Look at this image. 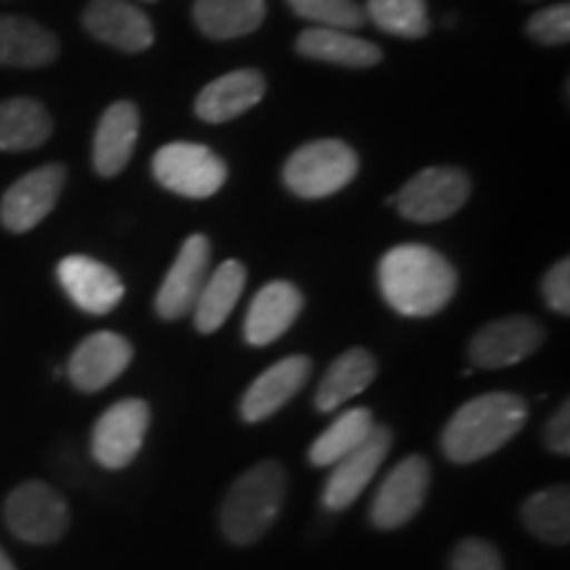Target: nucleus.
Here are the masks:
<instances>
[{
	"instance_id": "obj_1",
	"label": "nucleus",
	"mask_w": 570,
	"mask_h": 570,
	"mask_svg": "<svg viewBox=\"0 0 570 570\" xmlns=\"http://www.w3.org/2000/svg\"><path fill=\"white\" fill-rule=\"evenodd\" d=\"M381 294L404 317H431L452 302L458 273L431 246L404 244L386 252L377 267Z\"/></svg>"
},
{
	"instance_id": "obj_2",
	"label": "nucleus",
	"mask_w": 570,
	"mask_h": 570,
	"mask_svg": "<svg viewBox=\"0 0 570 570\" xmlns=\"http://www.w3.org/2000/svg\"><path fill=\"white\" fill-rule=\"evenodd\" d=\"M529 407L515 394H483L470 399L454 412L441 436L446 460L468 465L502 449L512 436L523 431Z\"/></svg>"
},
{
	"instance_id": "obj_3",
	"label": "nucleus",
	"mask_w": 570,
	"mask_h": 570,
	"mask_svg": "<svg viewBox=\"0 0 570 570\" xmlns=\"http://www.w3.org/2000/svg\"><path fill=\"white\" fill-rule=\"evenodd\" d=\"M285 499V470L281 462L267 460L246 470L227 491L219 525L233 544H254L273 529Z\"/></svg>"
},
{
	"instance_id": "obj_4",
	"label": "nucleus",
	"mask_w": 570,
	"mask_h": 570,
	"mask_svg": "<svg viewBox=\"0 0 570 570\" xmlns=\"http://www.w3.org/2000/svg\"><path fill=\"white\" fill-rule=\"evenodd\" d=\"M360 159L344 140H312L291 154L283 167L285 188L302 198L338 194L354 180Z\"/></svg>"
},
{
	"instance_id": "obj_5",
	"label": "nucleus",
	"mask_w": 570,
	"mask_h": 570,
	"mask_svg": "<svg viewBox=\"0 0 570 570\" xmlns=\"http://www.w3.org/2000/svg\"><path fill=\"white\" fill-rule=\"evenodd\" d=\"M154 177L164 188L185 198H209L227 180V167L202 142H167L154 154Z\"/></svg>"
},
{
	"instance_id": "obj_6",
	"label": "nucleus",
	"mask_w": 570,
	"mask_h": 570,
	"mask_svg": "<svg viewBox=\"0 0 570 570\" xmlns=\"http://www.w3.org/2000/svg\"><path fill=\"white\" fill-rule=\"evenodd\" d=\"M6 523L11 533L30 544H53L69 529V508L53 487L27 481L6 499Z\"/></svg>"
},
{
	"instance_id": "obj_7",
	"label": "nucleus",
	"mask_w": 570,
	"mask_h": 570,
	"mask_svg": "<svg viewBox=\"0 0 570 570\" xmlns=\"http://www.w3.org/2000/svg\"><path fill=\"white\" fill-rule=\"evenodd\" d=\"M470 198V177L458 167H428L391 198L412 223H441Z\"/></svg>"
},
{
	"instance_id": "obj_8",
	"label": "nucleus",
	"mask_w": 570,
	"mask_h": 570,
	"mask_svg": "<svg viewBox=\"0 0 570 570\" xmlns=\"http://www.w3.org/2000/svg\"><path fill=\"white\" fill-rule=\"evenodd\" d=\"M151 410L142 399H122L98 417L92 428V458L98 465L122 470L138 458L146 439Z\"/></svg>"
},
{
	"instance_id": "obj_9",
	"label": "nucleus",
	"mask_w": 570,
	"mask_h": 570,
	"mask_svg": "<svg viewBox=\"0 0 570 570\" xmlns=\"http://www.w3.org/2000/svg\"><path fill=\"white\" fill-rule=\"evenodd\" d=\"M428 487H431V465L425 458L412 454L399 462L373 499L370 520L375 529L394 531L410 523L425 504Z\"/></svg>"
},
{
	"instance_id": "obj_10",
	"label": "nucleus",
	"mask_w": 570,
	"mask_h": 570,
	"mask_svg": "<svg viewBox=\"0 0 570 570\" xmlns=\"http://www.w3.org/2000/svg\"><path fill=\"white\" fill-rule=\"evenodd\" d=\"M63 183H67L63 164H46L13 183L0 198V223L6 230L27 233L38 227L53 212Z\"/></svg>"
},
{
	"instance_id": "obj_11",
	"label": "nucleus",
	"mask_w": 570,
	"mask_h": 570,
	"mask_svg": "<svg viewBox=\"0 0 570 570\" xmlns=\"http://www.w3.org/2000/svg\"><path fill=\"white\" fill-rule=\"evenodd\" d=\"M544 344V327L533 317L512 315L481 327L470 341V360L475 367L499 370L523 362Z\"/></svg>"
},
{
	"instance_id": "obj_12",
	"label": "nucleus",
	"mask_w": 570,
	"mask_h": 570,
	"mask_svg": "<svg viewBox=\"0 0 570 570\" xmlns=\"http://www.w3.org/2000/svg\"><path fill=\"white\" fill-rule=\"evenodd\" d=\"M209 238L202 233L190 235L183 244L180 254H177L175 265L169 267L167 277H164L159 294H156V312H159V317L180 320L194 312L206 277H209Z\"/></svg>"
},
{
	"instance_id": "obj_13",
	"label": "nucleus",
	"mask_w": 570,
	"mask_h": 570,
	"mask_svg": "<svg viewBox=\"0 0 570 570\" xmlns=\"http://www.w3.org/2000/svg\"><path fill=\"white\" fill-rule=\"evenodd\" d=\"M391 449V431L383 425H373L370 436L360 446L352 449L346 458L333 465L331 479L323 489V504L327 510H346L356 497L373 481L377 468L383 465Z\"/></svg>"
},
{
	"instance_id": "obj_14",
	"label": "nucleus",
	"mask_w": 570,
	"mask_h": 570,
	"mask_svg": "<svg viewBox=\"0 0 570 570\" xmlns=\"http://www.w3.org/2000/svg\"><path fill=\"white\" fill-rule=\"evenodd\" d=\"M56 275H59L61 288L67 291L71 302L88 315H109L125 296V285L119 281V275L111 267H106L104 262L90 259V256H67V259L59 262Z\"/></svg>"
},
{
	"instance_id": "obj_15",
	"label": "nucleus",
	"mask_w": 570,
	"mask_h": 570,
	"mask_svg": "<svg viewBox=\"0 0 570 570\" xmlns=\"http://www.w3.org/2000/svg\"><path fill=\"white\" fill-rule=\"evenodd\" d=\"M132 362L130 341L119 333H92L69 360V381L85 394H96L117 381Z\"/></svg>"
},
{
	"instance_id": "obj_16",
	"label": "nucleus",
	"mask_w": 570,
	"mask_h": 570,
	"mask_svg": "<svg viewBox=\"0 0 570 570\" xmlns=\"http://www.w3.org/2000/svg\"><path fill=\"white\" fill-rule=\"evenodd\" d=\"M82 24L92 38L125 53H140L154 42L151 21L125 0H90Z\"/></svg>"
},
{
	"instance_id": "obj_17",
	"label": "nucleus",
	"mask_w": 570,
	"mask_h": 570,
	"mask_svg": "<svg viewBox=\"0 0 570 570\" xmlns=\"http://www.w3.org/2000/svg\"><path fill=\"white\" fill-rule=\"evenodd\" d=\"M309 356H285L269 370H265L240 399V417L246 423H262L273 417L277 410L294 399L306 381H309Z\"/></svg>"
},
{
	"instance_id": "obj_18",
	"label": "nucleus",
	"mask_w": 570,
	"mask_h": 570,
	"mask_svg": "<svg viewBox=\"0 0 570 570\" xmlns=\"http://www.w3.org/2000/svg\"><path fill=\"white\" fill-rule=\"evenodd\" d=\"M265 75L256 69H235L217 77L196 98V114L209 125H223L254 109L265 98Z\"/></svg>"
},
{
	"instance_id": "obj_19",
	"label": "nucleus",
	"mask_w": 570,
	"mask_h": 570,
	"mask_svg": "<svg viewBox=\"0 0 570 570\" xmlns=\"http://www.w3.org/2000/svg\"><path fill=\"white\" fill-rule=\"evenodd\" d=\"M304 296L294 283L288 281H273L267 283L259 294L254 296L252 306H248L244 336L252 346H267L273 344L296 323L302 315Z\"/></svg>"
},
{
	"instance_id": "obj_20",
	"label": "nucleus",
	"mask_w": 570,
	"mask_h": 570,
	"mask_svg": "<svg viewBox=\"0 0 570 570\" xmlns=\"http://www.w3.org/2000/svg\"><path fill=\"white\" fill-rule=\"evenodd\" d=\"M140 135V114L130 101H117L104 111L92 138V167L101 177H117L130 164Z\"/></svg>"
},
{
	"instance_id": "obj_21",
	"label": "nucleus",
	"mask_w": 570,
	"mask_h": 570,
	"mask_svg": "<svg viewBox=\"0 0 570 570\" xmlns=\"http://www.w3.org/2000/svg\"><path fill=\"white\" fill-rule=\"evenodd\" d=\"M59 56V40L38 21L0 17V67L38 69Z\"/></svg>"
},
{
	"instance_id": "obj_22",
	"label": "nucleus",
	"mask_w": 570,
	"mask_h": 570,
	"mask_svg": "<svg viewBox=\"0 0 570 570\" xmlns=\"http://www.w3.org/2000/svg\"><path fill=\"white\" fill-rule=\"evenodd\" d=\"M298 53L306 59L338 63L348 69H370L383 59L381 48L370 40L354 38L348 30H333V27H312L304 30L296 40Z\"/></svg>"
},
{
	"instance_id": "obj_23",
	"label": "nucleus",
	"mask_w": 570,
	"mask_h": 570,
	"mask_svg": "<svg viewBox=\"0 0 570 570\" xmlns=\"http://www.w3.org/2000/svg\"><path fill=\"white\" fill-rule=\"evenodd\" d=\"M246 285V267L240 262L227 259L214 273L206 277L202 296L194 306V323L196 331L214 333L223 327V323L230 317V312L238 304L240 294Z\"/></svg>"
},
{
	"instance_id": "obj_24",
	"label": "nucleus",
	"mask_w": 570,
	"mask_h": 570,
	"mask_svg": "<svg viewBox=\"0 0 570 570\" xmlns=\"http://www.w3.org/2000/svg\"><path fill=\"white\" fill-rule=\"evenodd\" d=\"M265 0H196L194 19L206 38L233 40L252 35L265 21Z\"/></svg>"
},
{
	"instance_id": "obj_25",
	"label": "nucleus",
	"mask_w": 570,
	"mask_h": 570,
	"mask_svg": "<svg viewBox=\"0 0 570 570\" xmlns=\"http://www.w3.org/2000/svg\"><path fill=\"white\" fill-rule=\"evenodd\" d=\"M375 356L365 348H348L327 367L323 381H320L315 404L320 412H331L360 396L370 383L375 381Z\"/></svg>"
},
{
	"instance_id": "obj_26",
	"label": "nucleus",
	"mask_w": 570,
	"mask_h": 570,
	"mask_svg": "<svg viewBox=\"0 0 570 570\" xmlns=\"http://www.w3.org/2000/svg\"><path fill=\"white\" fill-rule=\"evenodd\" d=\"M53 119L35 98L0 104V151H30L51 138Z\"/></svg>"
},
{
	"instance_id": "obj_27",
	"label": "nucleus",
	"mask_w": 570,
	"mask_h": 570,
	"mask_svg": "<svg viewBox=\"0 0 570 570\" xmlns=\"http://www.w3.org/2000/svg\"><path fill=\"white\" fill-rule=\"evenodd\" d=\"M520 520L529 529L531 537H537L547 544H568L570 539V491L568 487H550L537 491L525 499Z\"/></svg>"
},
{
	"instance_id": "obj_28",
	"label": "nucleus",
	"mask_w": 570,
	"mask_h": 570,
	"mask_svg": "<svg viewBox=\"0 0 570 570\" xmlns=\"http://www.w3.org/2000/svg\"><path fill=\"white\" fill-rule=\"evenodd\" d=\"M373 412L367 407L346 410L336 423L320 436L309 449V462L315 468H333L341 458H346L373 431Z\"/></svg>"
},
{
	"instance_id": "obj_29",
	"label": "nucleus",
	"mask_w": 570,
	"mask_h": 570,
	"mask_svg": "<svg viewBox=\"0 0 570 570\" xmlns=\"http://www.w3.org/2000/svg\"><path fill=\"white\" fill-rule=\"evenodd\" d=\"M365 17L383 32L404 40H417L431 30L425 0H370Z\"/></svg>"
},
{
	"instance_id": "obj_30",
	"label": "nucleus",
	"mask_w": 570,
	"mask_h": 570,
	"mask_svg": "<svg viewBox=\"0 0 570 570\" xmlns=\"http://www.w3.org/2000/svg\"><path fill=\"white\" fill-rule=\"evenodd\" d=\"M302 19L333 30H356L365 24V9L356 0H288Z\"/></svg>"
},
{
	"instance_id": "obj_31",
	"label": "nucleus",
	"mask_w": 570,
	"mask_h": 570,
	"mask_svg": "<svg viewBox=\"0 0 570 570\" xmlns=\"http://www.w3.org/2000/svg\"><path fill=\"white\" fill-rule=\"evenodd\" d=\"M529 35L541 46H562L570 38V6H550V9L533 13L529 21Z\"/></svg>"
},
{
	"instance_id": "obj_32",
	"label": "nucleus",
	"mask_w": 570,
	"mask_h": 570,
	"mask_svg": "<svg viewBox=\"0 0 570 570\" xmlns=\"http://www.w3.org/2000/svg\"><path fill=\"white\" fill-rule=\"evenodd\" d=\"M449 570H502V558L489 541L465 539L454 547Z\"/></svg>"
},
{
	"instance_id": "obj_33",
	"label": "nucleus",
	"mask_w": 570,
	"mask_h": 570,
	"mask_svg": "<svg viewBox=\"0 0 570 570\" xmlns=\"http://www.w3.org/2000/svg\"><path fill=\"white\" fill-rule=\"evenodd\" d=\"M541 294H544V302L550 304V309L560 312V315H568L570 312V262L560 259L550 273L541 281Z\"/></svg>"
},
{
	"instance_id": "obj_34",
	"label": "nucleus",
	"mask_w": 570,
	"mask_h": 570,
	"mask_svg": "<svg viewBox=\"0 0 570 570\" xmlns=\"http://www.w3.org/2000/svg\"><path fill=\"white\" fill-rule=\"evenodd\" d=\"M544 441L554 454H568L570 452V404L566 402L562 407L550 417V423L544 428Z\"/></svg>"
},
{
	"instance_id": "obj_35",
	"label": "nucleus",
	"mask_w": 570,
	"mask_h": 570,
	"mask_svg": "<svg viewBox=\"0 0 570 570\" xmlns=\"http://www.w3.org/2000/svg\"><path fill=\"white\" fill-rule=\"evenodd\" d=\"M0 570H17V568H13L11 558H9V554H6L3 550H0Z\"/></svg>"
}]
</instances>
